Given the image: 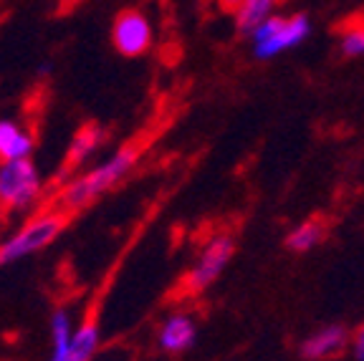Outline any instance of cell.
I'll use <instances>...</instances> for the list:
<instances>
[{
    "instance_id": "1",
    "label": "cell",
    "mask_w": 364,
    "mask_h": 361,
    "mask_svg": "<svg viewBox=\"0 0 364 361\" xmlns=\"http://www.w3.org/2000/svg\"><path fill=\"white\" fill-rule=\"evenodd\" d=\"M136 159H139V147L136 144L119 147L99 164H94V167H89V170L79 172V175L63 182L56 195V208L63 210L66 215L89 208L94 200L107 195L112 187H117L134 170Z\"/></svg>"
},
{
    "instance_id": "2",
    "label": "cell",
    "mask_w": 364,
    "mask_h": 361,
    "mask_svg": "<svg viewBox=\"0 0 364 361\" xmlns=\"http://www.w3.org/2000/svg\"><path fill=\"white\" fill-rule=\"evenodd\" d=\"M66 217L68 215L58 208L38 210L31 217H26L16 230H11L0 240V266H11L18 260L43 253L48 245L58 240V235L66 227Z\"/></svg>"
},
{
    "instance_id": "3",
    "label": "cell",
    "mask_w": 364,
    "mask_h": 361,
    "mask_svg": "<svg viewBox=\"0 0 364 361\" xmlns=\"http://www.w3.org/2000/svg\"><path fill=\"white\" fill-rule=\"evenodd\" d=\"M43 175L33 159H13L0 162V203L8 212H31L43 200Z\"/></svg>"
},
{
    "instance_id": "4",
    "label": "cell",
    "mask_w": 364,
    "mask_h": 361,
    "mask_svg": "<svg viewBox=\"0 0 364 361\" xmlns=\"http://www.w3.org/2000/svg\"><path fill=\"white\" fill-rule=\"evenodd\" d=\"M248 36L253 56L258 61H271V58L291 51L296 45H301L311 36V21L304 13H294V16H276L273 13Z\"/></svg>"
},
{
    "instance_id": "5",
    "label": "cell",
    "mask_w": 364,
    "mask_h": 361,
    "mask_svg": "<svg viewBox=\"0 0 364 361\" xmlns=\"http://www.w3.org/2000/svg\"><path fill=\"white\" fill-rule=\"evenodd\" d=\"M235 253V240L225 232L213 235L208 243L203 245V250L198 253V258L193 260L190 271L182 278V291L188 296H200L205 293L218 278L223 276V271L228 268L230 258Z\"/></svg>"
},
{
    "instance_id": "6",
    "label": "cell",
    "mask_w": 364,
    "mask_h": 361,
    "mask_svg": "<svg viewBox=\"0 0 364 361\" xmlns=\"http://www.w3.org/2000/svg\"><path fill=\"white\" fill-rule=\"evenodd\" d=\"M112 43L127 58L144 56L154 43V31L149 18L139 11L119 13L112 26Z\"/></svg>"
},
{
    "instance_id": "7",
    "label": "cell",
    "mask_w": 364,
    "mask_h": 361,
    "mask_svg": "<svg viewBox=\"0 0 364 361\" xmlns=\"http://www.w3.org/2000/svg\"><path fill=\"white\" fill-rule=\"evenodd\" d=\"M349 344H352V333L341 323H329L309 333L299 344V354L306 361H329L349 351Z\"/></svg>"
},
{
    "instance_id": "8",
    "label": "cell",
    "mask_w": 364,
    "mask_h": 361,
    "mask_svg": "<svg viewBox=\"0 0 364 361\" xmlns=\"http://www.w3.org/2000/svg\"><path fill=\"white\" fill-rule=\"evenodd\" d=\"M198 339V321L188 311H172L170 316L162 318L157 328V346L170 356H180L193 349Z\"/></svg>"
},
{
    "instance_id": "9",
    "label": "cell",
    "mask_w": 364,
    "mask_h": 361,
    "mask_svg": "<svg viewBox=\"0 0 364 361\" xmlns=\"http://www.w3.org/2000/svg\"><path fill=\"white\" fill-rule=\"evenodd\" d=\"M36 149V139L28 126L18 119H0V162L28 159Z\"/></svg>"
},
{
    "instance_id": "10",
    "label": "cell",
    "mask_w": 364,
    "mask_h": 361,
    "mask_svg": "<svg viewBox=\"0 0 364 361\" xmlns=\"http://www.w3.org/2000/svg\"><path fill=\"white\" fill-rule=\"evenodd\" d=\"M51 351L46 361H71V344H74L76 321L74 313L63 306H58L51 313Z\"/></svg>"
},
{
    "instance_id": "11",
    "label": "cell",
    "mask_w": 364,
    "mask_h": 361,
    "mask_svg": "<svg viewBox=\"0 0 364 361\" xmlns=\"http://www.w3.org/2000/svg\"><path fill=\"white\" fill-rule=\"evenodd\" d=\"M102 141H104V131L94 124L76 131L71 144H68V152H66L68 170H76V167H81L84 162H89V159L97 154V149L102 147Z\"/></svg>"
},
{
    "instance_id": "12",
    "label": "cell",
    "mask_w": 364,
    "mask_h": 361,
    "mask_svg": "<svg viewBox=\"0 0 364 361\" xmlns=\"http://www.w3.org/2000/svg\"><path fill=\"white\" fill-rule=\"evenodd\" d=\"M326 237V222L318 220V217H311V220H304L289 230L286 235V248L291 253H311L316 245H321V240Z\"/></svg>"
},
{
    "instance_id": "13",
    "label": "cell",
    "mask_w": 364,
    "mask_h": 361,
    "mask_svg": "<svg viewBox=\"0 0 364 361\" xmlns=\"http://www.w3.org/2000/svg\"><path fill=\"white\" fill-rule=\"evenodd\" d=\"M99 346H102V328L97 321H86L76 323L74 331V344H71V361H91L97 356Z\"/></svg>"
},
{
    "instance_id": "14",
    "label": "cell",
    "mask_w": 364,
    "mask_h": 361,
    "mask_svg": "<svg viewBox=\"0 0 364 361\" xmlns=\"http://www.w3.org/2000/svg\"><path fill=\"white\" fill-rule=\"evenodd\" d=\"M279 0H245L240 11L235 13V26L240 33H250L253 28H258L266 18L273 16Z\"/></svg>"
},
{
    "instance_id": "15",
    "label": "cell",
    "mask_w": 364,
    "mask_h": 361,
    "mask_svg": "<svg viewBox=\"0 0 364 361\" xmlns=\"http://www.w3.org/2000/svg\"><path fill=\"white\" fill-rule=\"evenodd\" d=\"M339 51L347 58L364 56V23H352L341 31L339 36Z\"/></svg>"
},
{
    "instance_id": "16",
    "label": "cell",
    "mask_w": 364,
    "mask_h": 361,
    "mask_svg": "<svg viewBox=\"0 0 364 361\" xmlns=\"http://www.w3.org/2000/svg\"><path fill=\"white\" fill-rule=\"evenodd\" d=\"M349 351L357 361H364V323H359L352 331V344H349Z\"/></svg>"
},
{
    "instance_id": "17",
    "label": "cell",
    "mask_w": 364,
    "mask_h": 361,
    "mask_svg": "<svg viewBox=\"0 0 364 361\" xmlns=\"http://www.w3.org/2000/svg\"><path fill=\"white\" fill-rule=\"evenodd\" d=\"M245 0H218V6H220V11H225V13H238L240 11V6H243Z\"/></svg>"
},
{
    "instance_id": "18",
    "label": "cell",
    "mask_w": 364,
    "mask_h": 361,
    "mask_svg": "<svg viewBox=\"0 0 364 361\" xmlns=\"http://www.w3.org/2000/svg\"><path fill=\"white\" fill-rule=\"evenodd\" d=\"M6 212H8V210H6V205L0 203V222H3V217H6Z\"/></svg>"
}]
</instances>
